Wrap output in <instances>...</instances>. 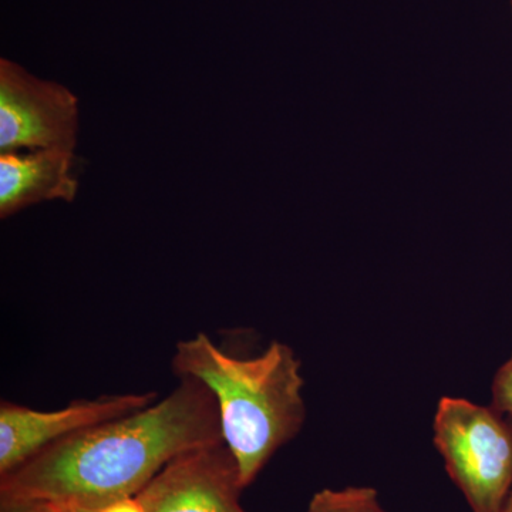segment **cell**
Instances as JSON below:
<instances>
[{
  "label": "cell",
  "instance_id": "cell-1",
  "mask_svg": "<svg viewBox=\"0 0 512 512\" xmlns=\"http://www.w3.org/2000/svg\"><path fill=\"white\" fill-rule=\"evenodd\" d=\"M222 443L214 396L191 377L150 406L57 441L0 477L2 507L97 511L134 497L174 458Z\"/></svg>",
  "mask_w": 512,
  "mask_h": 512
},
{
  "label": "cell",
  "instance_id": "cell-2",
  "mask_svg": "<svg viewBox=\"0 0 512 512\" xmlns=\"http://www.w3.org/2000/svg\"><path fill=\"white\" fill-rule=\"evenodd\" d=\"M177 377L204 384L217 403L222 443L247 488L305 424V380L291 346L272 342L254 357L225 352L207 333L175 345Z\"/></svg>",
  "mask_w": 512,
  "mask_h": 512
},
{
  "label": "cell",
  "instance_id": "cell-3",
  "mask_svg": "<svg viewBox=\"0 0 512 512\" xmlns=\"http://www.w3.org/2000/svg\"><path fill=\"white\" fill-rule=\"evenodd\" d=\"M434 444L473 512H501L512 490V427L493 407L443 397Z\"/></svg>",
  "mask_w": 512,
  "mask_h": 512
},
{
  "label": "cell",
  "instance_id": "cell-4",
  "mask_svg": "<svg viewBox=\"0 0 512 512\" xmlns=\"http://www.w3.org/2000/svg\"><path fill=\"white\" fill-rule=\"evenodd\" d=\"M79 101L67 87L0 60V151L76 148Z\"/></svg>",
  "mask_w": 512,
  "mask_h": 512
},
{
  "label": "cell",
  "instance_id": "cell-5",
  "mask_svg": "<svg viewBox=\"0 0 512 512\" xmlns=\"http://www.w3.org/2000/svg\"><path fill=\"white\" fill-rule=\"evenodd\" d=\"M157 393L106 394L57 410H36L12 402L0 404V477L57 441L106 421L138 412L156 402Z\"/></svg>",
  "mask_w": 512,
  "mask_h": 512
},
{
  "label": "cell",
  "instance_id": "cell-6",
  "mask_svg": "<svg viewBox=\"0 0 512 512\" xmlns=\"http://www.w3.org/2000/svg\"><path fill=\"white\" fill-rule=\"evenodd\" d=\"M245 488L224 443L174 458L137 494L147 512H247Z\"/></svg>",
  "mask_w": 512,
  "mask_h": 512
},
{
  "label": "cell",
  "instance_id": "cell-7",
  "mask_svg": "<svg viewBox=\"0 0 512 512\" xmlns=\"http://www.w3.org/2000/svg\"><path fill=\"white\" fill-rule=\"evenodd\" d=\"M74 151L42 148L28 154L0 156V217L42 201L76 198L79 181L74 177Z\"/></svg>",
  "mask_w": 512,
  "mask_h": 512
},
{
  "label": "cell",
  "instance_id": "cell-8",
  "mask_svg": "<svg viewBox=\"0 0 512 512\" xmlns=\"http://www.w3.org/2000/svg\"><path fill=\"white\" fill-rule=\"evenodd\" d=\"M306 512H384L377 491L370 487L325 488L313 495Z\"/></svg>",
  "mask_w": 512,
  "mask_h": 512
},
{
  "label": "cell",
  "instance_id": "cell-9",
  "mask_svg": "<svg viewBox=\"0 0 512 512\" xmlns=\"http://www.w3.org/2000/svg\"><path fill=\"white\" fill-rule=\"evenodd\" d=\"M491 407L512 427V355L495 373Z\"/></svg>",
  "mask_w": 512,
  "mask_h": 512
},
{
  "label": "cell",
  "instance_id": "cell-10",
  "mask_svg": "<svg viewBox=\"0 0 512 512\" xmlns=\"http://www.w3.org/2000/svg\"><path fill=\"white\" fill-rule=\"evenodd\" d=\"M96 512H147L141 501L138 500L137 495L134 497L121 498V500L114 501L101 507Z\"/></svg>",
  "mask_w": 512,
  "mask_h": 512
},
{
  "label": "cell",
  "instance_id": "cell-11",
  "mask_svg": "<svg viewBox=\"0 0 512 512\" xmlns=\"http://www.w3.org/2000/svg\"><path fill=\"white\" fill-rule=\"evenodd\" d=\"M2 512H60V508L55 504L28 503L2 507Z\"/></svg>",
  "mask_w": 512,
  "mask_h": 512
},
{
  "label": "cell",
  "instance_id": "cell-12",
  "mask_svg": "<svg viewBox=\"0 0 512 512\" xmlns=\"http://www.w3.org/2000/svg\"><path fill=\"white\" fill-rule=\"evenodd\" d=\"M57 507L60 508V512H96L93 510H86V508L79 507H60V505H57Z\"/></svg>",
  "mask_w": 512,
  "mask_h": 512
},
{
  "label": "cell",
  "instance_id": "cell-13",
  "mask_svg": "<svg viewBox=\"0 0 512 512\" xmlns=\"http://www.w3.org/2000/svg\"><path fill=\"white\" fill-rule=\"evenodd\" d=\"M501 512H512V490L510 495H508L507 501H505L503 510Z\"/></svg>",
  "mask_w": 512,
  "mask_h": 512
}]
</instances>
